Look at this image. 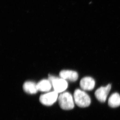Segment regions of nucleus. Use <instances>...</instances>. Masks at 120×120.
<instances>
[{"label":"nucleus","instance_id":"nucleus-8","mask_svg":"<svg viewBox=\"0 0 120 120\" xmlns=\"http://www.w3.org/2000/svg\"><path fill=\"white\" fill-rule=\"evenodd\" d=\"M23 88L26 93L28 94H35L38 91L37 84L31 81H27L23 84Z\"/></svg>","mask_w":120,"mask_h":120},{"label":"nucleus","instance_id":"nucleus-7","mask_svg":"<svg viewBox=\"0 0 120 120\" xmlns=\"http://www.w3.org/2000/svg\"><path fill=\"white\" fill-rule=\"evenodd\" d=\"M59 75L60 78L70 82H75L78 78V74L74 71L64 70L60 72Z\"/></svg>","mask_w":120,"mask_h":120},{"label":"nucleus","instance_id":"nucleus-6","mask_svg":"<svg viewBox=\"0 0 120 120\" xmlns=\"http://www.w3.org/2000/svg\"><path fill=\"white\" fill-rule=\"evenodd\" d=\"M95 85V81L90 76L84 77L80 82V87L84 91H91L94 89Z\"/></svg>","mask_w":120,"mask_h":120},{"label":"nucleus","instance_id":"nucleus-1","mask_svg":"<svg viewBox=\"0 0 120 120\" xmlns=\"http://www.w3.org/2000/svg\"><path fill=\"white\" fill-rule=\"evenodd\" d=\"M73 97L75 104L80 107L86 108L91 104V98L88 94L82 90H75Z\"/></svg>","mask_w":120,"mask_h":120},{"label":"nucleus","instance_id":"nucleus-10","mask_svg":"<svg viewBox=\"0 0 120 120\" xmlns=\"http://www.w3.org/2000/svg\"><path fill=\"white\" fill-rule=\"evenodd\" d=\"M108 104L112 108H116L120 106V94L117 92L112 94L109 98Z\"/></svg>","mask_w":120,"mask_h":120},{"label":"nucleus","instance_id":"nucleus-5","mask_svg":"<svg viewBox=\"0 0 120 120\" xmlns=\"http://www.w3.org/2000/svg\"><path fill=\"white\" fill-rule=\"evenodd\" d=\"M111 89V85L110 84H108L105 87H101L95 91V97L100 102L104 103L107 100Z\"/></svg>","mask_w":120,"mask_h":120},{"label":"nucleus","instance_id":"nucleus-9","mask_svg":"<svg viewBox=\"0 0 120 120\" xmlns=\"http://www.w3.org/2000/svg\"><path fill=\"white\" fill-rule=\"evenodd\" d=\"M52 85L49 80L44 79L37 84L38 91L43 92H48L51 90Z\"/></svg>","mask_w":120,"mask_h":120},{"label":"nucleus","instance_id":"nucleus-3","mask_svg":"<svg viewBox=\"0 0 120 120\" xmlns=\"http://www.w3.org/2000/svg\"><path fill=\"white\" fill-rule=\"evenodd\" d=\"M48 80L51 82L54 91L57 93H61L64 92L68 87L67 81L61 78H58L49 75Z\"/></svg>","mask_w":120,"mask_h":120},{"label":"nucleus","instance_id":"nucleus-4","mask_svg":"<svg viewBox=\"0 0 120 120\" xmlns=\"http://www.w3.org/2000/svg\"><path fill=\"white\" fill-rule=\"evenodd\" d=\"M58 93L54 91L41 95L39 97V101L44 105L50 106L58 100Z\"/></svg>","mask_w":120,"mask_h":120},{"label":"nucleus","instance_id":"nucleus-2","mask_svg":"<svg viewBox=\"0 0 120 120\" xmlns=\"http://www.w3.org/2000/svg\"><path fill=\"white\" fill-rule=\"evenodd\" d=\"M59 105L62 109L66 110H72L74 107V97L69 92H63L58 96Z\"/></svg>","mask_w":120,"mask_h":120}]
</instances>
